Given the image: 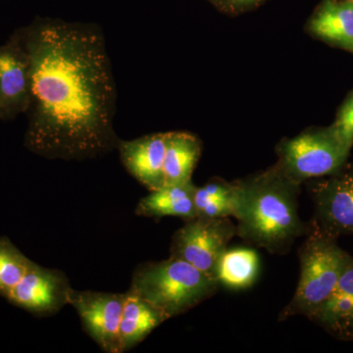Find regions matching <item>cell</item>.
Listing matches in <instances>:
<instances>
[{
  "instance_id": "obj_3",
  "label": "cell",
  "mask_w": 353,
  "mask_h": 353,
  "mask_svg": "<svg viewBox=\"0 0 353 353\" xmlns=\"http://www.w3.org/2000/svg\"><path fill=\"white\" fill-rule=\"evenodd\" d=\"M219 287L214 278L170 256L163 261L139 264L132 274L130 289L168 320L203 303Z\"/></svg>"
},
{
  "instance_id": "obj_16",
  "label": "cell",
  "mask_w": 353,
  "mask_h": 353,
  "mask_svg": "<svg viewBox=\"0 0 353 353\" xmlns=\"http://www.w3.org/2000/svg\"><path fill=\"white\" fill-rule=\"evenodd\" d=\"M309 30L318 38L353 51V0L327 1L311 20Z\"/></svg>"
},
{
  "instance_id": "obj_11",
  "label": "cell",
  "mask_w": 353,
  "mask_h": 353,
  "mask_svg": "<svg viewBox=\"0 0 353 353\" xmlns=\"http://www.w3.org/2000/svg\"><path fill=\"white\" fill-rule=\"evenodd\" d=\"M166 145L167 132L148 134L132 141H120L118 145L125 168L150 192L164 185Z\"/></svg>"
},
{
  "instance_id": "obj_20",
  "label": "cell",
  "mask_w": 353,
  "mask_h": 353,
  "mask_svg": "<svg viewBox=\"0 0 353 353\" xmlns=\"http://www.w3.org/2000/svg\"><path fill=\"white\" fill-rule=\"evenodd\" d=\"M330 130L341 145L350 150L353 145V94L341 108L336 122Z\"/></svg>"
},
{
  "instance_id": "obj_13",
  "label": "cell",
  "mask_w": 353,
  "mask_h": 353,
  "mask_svg": "<svg viewBox=\"0 0 353 353\" xmlns=\"http://www.w3.org/2000/svg\"><path fill=\"white\" fill-rule=\"evenodd\" d=\"M192 181L183 183L165 185L143 197L136 208V214L141 217L162 218L170 216L185 221L196 218L194 192Z\"/></svg>"
},
{
  "instance_id": "obj_1",
  "label": "cell",
  "mask_w": 353,
  "mask_h": 353,
  "mask_svg": "<svg viewBox=\"0 0 353 353\" xmlns=\"http://www.w3.org/2000/svg\"><path fill=\"white\" fill-rule=\"evenodd\" d=\"M15 32L30 64L26 148L78 161L117 150V90L101 30L38 19Z\"/></svg>"
},
{
  "instance_id": "obj_17",
  "label": "cell",
  "mask_w": 353,
  "mask_h": 353,
  "mask_svg": "<svg viewBox=\"0 0 353 353\" xmlns=\"http://www.w3.org/2000/svg\"><path fill=\"white\" fill-rule=\"evenodd\" d=\"M259 266V254L252 248H227L216 266L215 279L227 289L245 290L256 281Z\"/></svg>"
},
{
  "instance_id": "obj_10",
  "label": "cell",
  "mask_w": 353,
  "mask_h": 353,
  "mask_svg": "<svg viewBox=\"0 0 353 353\" xmlns=\"http://www.w3.org/2000/svg\"><path fill=\"white\" fill-rule=\"evenodd\" d=\"M30 101V64L16 32L0 46V119L26 113Z\"/></svg>"
},
{
  "instance_id": "obj_2",
  "label": "cell",
  "mask_w": 353,
  "mask_h": 353,
  "mask_svg": "<svg viewBox=\"0 0 353 353\" xmlns=\"http://www.w3.org/2000/svg\"><path fill=\"white\" fill-rule=\"evenodd\" d=\"M299 185L277 164L248 180L234 183L236 234L269 252H288L297 238L309 232L297 210Z\"/></svg>"
},
{
  "instance_id": "obj_5",
  "label": "cell",
  "mask_w": 353,
  "mask_h": 353,
  "mask_svg": "<svg viewBox=\"0 0 353 353\" xmlns=\"http://www.w3.org/2000/svg\"><path fill=\"white\" fill-rule=\"evenodd\" d=\"M350 150L331 130L309 131L282 141L278 148V166L296 183L336 173Z\"/></svg>"
},
{
  "instance_id": "obj_21",
  "label": "cell",
  "mask_w": 353,
  "mask_h": 353,
  "mask_svg": "<svg viewBox=\"0 0 353 353\" xmlns=\"http://www.w3.org/2000/svg\"><path fill=\"white\" fill-rule=\"evenodd\" d=\"M228 1L234 7H243L252 6L255 2L261 1V0H228Z\"/></svg>"
},
{
  "instance_id": "obj_6",
  "label": "cell",
  "mask_w": 353,
  "mask_h": 353,
  "mask_svg": "<svg viewBox=\"0 0 353 353\" xmlns=\"http://www.w3.org/2000/svg\"><path fill=\"white\" fill-rule=\"evenodd\" d=\"M236 234V226L229 217H196L185 221L172 238L170 256L182 259L215 279L216 266L221 255Z\"/></svg>"
},
{
  "instance_id": "obj_18",
  "label": "cell",
  "mask_w": 353,
  "mask_h": 353,
  "mask_svg": "<svg viewBox=\"0 0 353 353\" xmlns=\"http://www.w3.org/2000/svg\"><path fill=\"white\" fill-rule=\"evenodd\" d=\"M34 263L7 236H0V296L6 299Z\"/></svg>"
},
{
  "instance_id": "obj_7",
  "label": "cell",
  "mask_w": 353,
  "mask_h": 353,
  "mask_svg": "<svg viewBox=\"0 0 353 353\" xmlns=\"http://www.w3.org/2000/svg\"><path fill=\"white\" fill-rule=\"evenodd\" d=\"M125 294L72 290L69 304L80 316L83 329L103 352L121 353L119 329Z\"/></svg>"
},
{
  "instance_id": "obj_4",
  "label": "cell",
  "mask_w": 353,
  "mask_h": 353,
  "mask_svg": "<svg viewBox=\"0 0 353 353\" xmlns=\"http://www.w3.org/2000/svg\"><path fill=\"white\" fill-rule=\"evenodd\" d=\"M350 257L333 236L315 226L309 230L308 238L299 250V284L292 301L279 316L280 321L296 315L310 319L338 284Z\"/></svg>"
},
{
  "instance_id": "obj_12",
  "label": "cell",
  "mask_w": 353,
  "mask_h": 353,
  "mask_svg": "<svg viewBox=\"0 0 353 353\" xmlns=\"http://www.w3.org/2000/svg\"><path fill=\"white\" fill-rule=\"evenodd\" d=\"M341 341H353V259H348L333 292L310 318Z\"/></svg>"
},
{
  "instance_id": "obj_19",
  "label": "cell",
  "mask_w": 353,
  "mask_h": 353,
  "mask_svg": "<svg viewBox=\"0 0 353 353\" xmlns=\"http://www.w3.org/2000/svg\"><path fill=\"white\" fill-rule=\"evenodd\" d=\"M234 192L230 196H208L199 192L196 187V192H194L196 217L204 218V219L233 217L234 212Z\"/></svg>"
},
{
  "instance_id": "obj_9",
  "label": "cell",
  "mask_w": 353,
  "mask_h": 353,
  "mask_svg": "<svg viewBox=\"0 0 353 353\" xmlns=\"http://www.w3.org/2000/svg\"><path fill=\"white\" fill-rule=\"evenodd\" d=\"M312 196L316 228L334 239L353 234V169L315 183Z\"/></svg>"
},
{
  "instance_id": "obj_8",
  "label": "cell",
  "mask_w": 353,
  "mask_h": 353,
  "mask_svg": "<svg viewBox=\"0 0 353 353\" xmlns=\"http://www.w3.org/2000/svg\"><path fill=\"white\" fill-rule=\"evenodd\" d=\"M72 290L63 272L34 263L6 299L32 315L46 317L69 304Z\"/></svg>"
},
{
  "instance_id": "obj_15",
  "label": "cell",
  "mask_w": 353,
  "mask_h": 353,
  "mask_svg": "<svg viewBox=\"0 0 353 353\" xmlns=\"http://www.w3.org/2000/svg\"><path fill=\"white\" fill-rule=\"evenodd\" d=\"M201 153V143L194 134L187 132H167L164 185L192 181Z\"/></svg>"
},
{
  "instance_id": "obj_14",
  "label": "cell",
  "mask_w": 353,
  "mask_h": 353,
  "mask_svg": "<svg viewBox=\"0 0 353 353\" xmlns=\"http://www.w3.org/2000/svg\"><path fill=\"white\" fill-rule=\"evenodd\" d=\"M166 318L152 304L129 289L126 292L119 329L121 353L141 343Z\"/></svg>"
}]
</instances>
